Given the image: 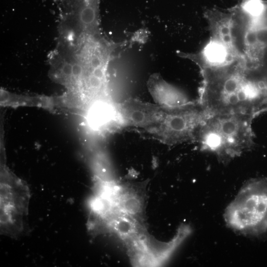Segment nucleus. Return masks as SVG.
Segmentation results:
<instances>
[{
  "instance_id": "6e6552de",
  "label": "nucleus",
  "mask_w": 267,
  "mask_h": 267,
  "mask_svg": "<svg viewBox=\"0 0 267 267\" xmlns=\"http://www.w3.org/2000/svg\"><path fill=\"white\" fill-rule=\"evenodd\" d=\"M99 0H75L67 18L82 23L95 22L99 19Z\"/></svg>"
},
{
  "instance_id": "423d86ee",
  "label": "nucleus",
  "mask_w": 267,
  "mask_h": 267,
  "mask_svg": "<svg viewBox=\"0 0 267 267\" xmlns=\"http://www.w3.org/2000/svg\"><path fill=\"white\" fill-rule=\"evenodd\" d=\"M120 122L124 125L140 128L149 133L160 123L166 107L129 98L115 103Z\"/></svg>"
},
{
  "instance_id": "0eeeda50",
  "label": "nucleus",
  "mask_w": 267,
  "mask_h": 267,
  "mask_svg": "<svg viewBox=\"0 0 267 267\" xmlns=\"http://www.w3.org/2000/svg\"><path fill=\"white\" fill-rule=\"evenodd\" d=\"M147 86L154 100L163 106L177 107L192 102L181 90L166 82L158 73L150 76Z\"/></svg>"
},
{
  "instance_id": "f257e3e1",
  "label": "nucleus",
  "mask_w": 267,
  "mask_h": 267,
  "mask_svg": "<svg viewBox=\"0 0 267 267\" xmlns=\"http://www.w3.org/2000/svg\"><path fill=\"white\" fill-rule=\"evenodd\" d=\"M198 103L209 114L232 113L255 118L267 110V77L231 63L200 68Z\"/></svg>"
},
{
  "instance_id": "39448f33",
  "label": "nucleus",
  "mask_w": 267,
  "mask_h": 267,
  "mask_svg": "<svg viewBox=\"0 0 267 267\" xmlns=\"http://www.w3.org/2000/svg\"><path fill=\"white\" fill-rule=\"evenodd\" d=\"M0 169L1 232L15 235L24 227L28 214L30 190L25 182L6 168L2 157Z\"/></svg>"
},
{
  "instance_id": "1a4fd4ad",
  "label": "nucleus",
  "mask_w": 267,
  "mask_h": 267,
  "mask_svg": "<svg viewBox=\"0 0 267 267\" xmlns=\"http://www.w3.org/2000/svg\"><path fill=\"white\" fill-rule=\"evenodd\" d=\"M121 206L126 212L133 214L139 211L140 204L136 198L130 196L125 198L121 201Z\"/></svg>"
},
{
  "instance_id": "f03ea898",
  "label": "nucleus",
  "mask_w": 267,
  "mask_h": 267,
  "mask_svg": "<svg viewBox=\"0 0 267 267\" xmlns=\"http://www.w3.org/2000/svg\"><path fill=\"white\" fill-rule=\"evenodd\" d=\"M254 118L238 114H209L200 127L195 141L201 150L213 153L225 164L254 146Z\"/></svg>"
},
{
  "instance_id": "20e7f679",
  "label": "nucleus",
  "mask_w": 267,
  "mask_h": 267,
  "mask_svg": "<svg viewBox=\"0 0 267 267\" xmlns=\"http://www.w3.org/2000/svg\"><path fill=\"white\" fill-rule=\"evenodd\" d=\"M208 115L197 101L177 107H166L162 120L149 133L170 146L195 141Z\"/></svg>"
},
{
  "instance_id": "7ed1b4c3",
  "label": "nucleus",
  "mask_w": 267,
  "mask_h": 267,
  "mask_svg": "<svg viewBox=\"0 0 267 267\" xmlns=\"http://www.w3.org/2000/svg\"><path fill=\"white\" fill-rule=\"evenodd\" d=\"M226 224L246 235L258 236L267 231V178L246 181L226 208Z\"/></svg>"
}]
</instances>
